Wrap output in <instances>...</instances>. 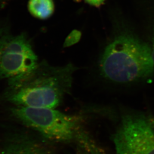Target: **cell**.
Returning a JSON list of instances; mask_svg holds the SVG:
<instances>
[{
	"label": "cell",
	"instance_id": "1",
	"mask_svg": "<svg viewBox=\"0 0 154 154\" xmlns=\"http://www.w3.org/2000/svg\"><path fill=\"white\" fill-rule=\"evenodd\" d=\"M77 69L72 63L54 66L39 62L31 71L8 82L5 99L14 106L57 109L71 91Z\"/></svg>",
	"mask_w": 154,
	"mask_h": 154
},
{
	"label": "cell",
	"instance_id": "2",
	"mask_svg": "<svg viewBox=\"0 0 154 154\" xmlns=\"http://www.w3.org/2000/svg\"><path fill=\"white\" fill-rule=\"evenodd\" d=\"M99 68L105 79L120 84L139 82L154 72L152 48L135 36L117 37L105 49Z\"/></svg>",
	"mask_w": 154,
	"mask_h": 154
},
{
	"label": "cell",
	"instance_id": "3",
	"mask_svg": "<svg viewBox=\"0 0 154 154\" xmlns=\"http://www.w3.org/2000/svg\"><path fill=\"white\" fill-rule=\"evenodd\" d=\"M12 115L23 125L47 139L58 143L75 142L82 128V118L54 108L14 106Z\"/></svg>",
	"mask_w": 154,
	"mask_h": 154
},
{
	"label": "cell",
	"instance_id": "4",
	"mask_svg": "<svg viewBox=\"0 0 154 154\" xmlns=\"http://www.w3.org/2000/svg\"><path fill=\"white\" fill-rule=\"evenodd\" d=\"M112 140L116 154H154V118L144 112L124 114Z\"/></svg>",
	"mask_w": 154,
	"mask_h": 154
},
{
	"label": "cell",
	"instance_id": "5",
	"mask_svg": "<svg viewBox=\"0 0 154 154\" xmlns=\"http://www.w3.org/2000/svg\"><path fill=\"white\" fill-rule=\"evenodd\" d=\"M39 63L31 40L25 33L14 35L0 26V79L8 82L29 72Z\"/></svg>",
	"mask_w": 154,
	"mask_h": 154
},
{
	"label": "cell",
	"instance_id": "6",
	"mask_svg": "<svg viewBox=\"0 0 154 154\" xmlns=\"http://www.w3.org/2000/svg\"><path fill=\"white\" fill-rule=\"evenodd\" d=\"M0 154H54L43 144L31 138L17 136L8 141Z\"/></svg>",
	"mask_w": 154,
	"mask_h": 154
},
{
	"label": "cell",
	"instance_id": "7",
	"mask_svg": "<svg viewBox=\"0 0 154 154\" xmlns=\"http://www.w3.org/2000/svg\"><path fill=\"white\" fill-rule=\"evenodd\" d=\"M28 8L32 16L45 20L54 14L55 6L53 0H29Z\"/></svg>",
	"mask_w": 154,
	"mask_h": 154
},
{
	"label": "cell",
	"instance_id": "8",
	"mask_svg": "<svg viewBox=\"0 0 154 154\" xmlns=\"http://www.w3.org/2000/svg\"><path fill=\"white\" fill-rule=\"evenodd\" d=\"M82 37V32L80 31L75 29L72 31L66 38L64 42V48L70 47L77 44L80 41Z\"/></svg>",
	"mask_w": 154,
	"mask_h": 154
},
{
	"label": "cell",
	"instance_id": "9",
	"mask_svg": "<svg viewBox=\"0 0 154 154\" xmlns=\"http://www.w3.org/2000/svg\"><path fill=\"white\" fill-rule=\"evenodd\" d=\"M87 154H106L99 145L92 147L87 152Z\"/></svg>",
	"mask_w": 154,
	"mask_h": 154
},
{
	"label": "cell",
	"instance_id": "10",
	"mask_svg": "<svg viewBox=\"0 0 154 154\" xmlns=\"http://www.w3.org/2000/svg\"><path fill=\"white\" fill-rule=\"evenodd\" d=\"M86 3L90 5L91 6L95 7H99L104 3L106 0H84Z\"/></svg>",
	"mask_w": 154,
	"mask_h": 154
},
{
	"label": "cell",
	"instance_id": "11",
	"mask_svg": "<svg viewBox=\"0 0 154 154\" xmlns=\"http://www.w3.org/2000/svg\"><path fill=\"white\" fill-rule=\"evenodd\" d=\"M152 48V58H153V62L154 64V36H153V46Z\"/></svg>",
	"mask_w": 154,
	"mask_h": 154
},
{
	"label": "cell",
	"instance_id": "12",
	"mask_svg": "<svg viewBox=\"0 0 154 154\" xmlns=\"http://www.w3.org/2000/svg\"><path fill=\"white\" fill-rule=\"evenodd\" d=\"M2 0H0V1H1Z\"/></svg>",
	"mask_w": 154,
	"mask_h": 154
}]
</instances>
